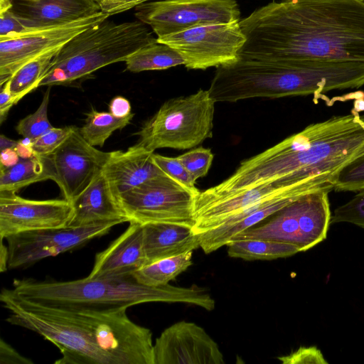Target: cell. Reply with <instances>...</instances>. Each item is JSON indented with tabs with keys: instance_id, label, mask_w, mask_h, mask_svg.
<instances>
[{
	"instance_id": "cell-1",
	"label": "cell",
	"mask_w": 364,
	"mask_h": 364,
	"mask_svg": "<svg viewBox=\"0 0 364 364\" xmlns=\"http://www.w3.org/2000/svg\"><path fill=\"white\" fill-rule=\"evenodd\" d=\"M242 59L364 63V1L280 0L239 22Z\"/></svg>"
},
{
	"instance_id": "cell-2",
	"label": "cell",
	"mask_w": 364,
	"mask_h": 364,
	"mask_svg": "<svg viewBox=\"0 0 364 364\" xmlns=\"http://www.w3.org/2000/svg\"><path fill=\"white\" fill-rule=\"evenodd\" d=\"M360 101L349 114L311 124L242 161L215 186L216 191L230 196L278 181L294 183L311 177H327L333 183L346 165L364 155V114H360L364 105Z\"/></svg>"
},
{
	"instance_id": "cell-3",
	"label": "cell",
	"mask_w": 364,
	"mask_h": 364,
	"mask_svg": "<svg viewBox=\"0 0 364 364\" xmlns=\"http://www.w3.org/2000/svg\"><path fill=\"white\" fill-rule=\"evenodd\" d=\"M13 291L26 300L67 310L105 311L150 302L184 303L207 311L215 302L208 292L196 285L189 287L166 284H141L133 276L73 281L48 282L33 279H15Z\"/></svg>"
},
{
	"instance_id": "cell-4",
	"label": "cell",
	"mask_w": 364,
	"mask_h": 364,
	"mask_svg": "<svg viewBox=\"0 0 364 364\" xmlns=\"http://www.w3.org/2000/svg\"><path fill=\"white\" fill-rule=\"evenodd\" d=\"M327 84V71L318 62L238 58L217 68L208 91L215 102H234L255 97H316Z\"/></svg>"
},
{
	"instance_id": "cell-5",
	"label": "cell",
	"mask_w": 364,
	"mask_h": 364,
	"mask_svg": "<svg viewBox=\"0 0 364 364\" xmlns=\"http://www.w3.org/2000/svg\"><path fill=\"white\" fill-rule=\"evenodd\" d=\"M157 41L140 21L117 23L107 19L78 33L60 48L41 86L70 85L96 70L125 60Z\"/></svg>"
},
{
	"instance_id": "cell-6",
	"label": "cell",
	"mask_w": 364,
	"mask_h": 364,
	"mask_svg": "<svg viewBox=\"0 0 364 364\" xmlns=\"http://www.w3.org/2000/svg\"><path fill=\"white\" fill-rule=\"evenodd\" d=\"M0 301L10 312L8 323L33 331L58 348L62 357L55 364H112L75 312L26 300L9 289L1 290Z\"/></svg>"
},
{
	"instance_id": "cell-7",
	"label": "cell",
	"mask_w": 364,
	"mask_h": 364,
	"mask_svg": "<svg viewBox=\"0 0 364 364\" xmlns=\"http://www.w3.org/2000/svg\"><path fill=\"white\" fill-rule=\"evenodd\" d=\"M208 90L166 100L135 134L138 144L189 149L213 136L215 104Z\"/></svg>"
},
{
	"instance_id": "cell-8",
	"label": "cell",
	"mask_w": 364,
	"mask_h": 364,
	"mask_svg": "<svg viewBox=\"0 0 364 364\" xmlns=\"http://www.w3.org/2000/svg\"><path fill=\"white\" fill-rule=\"evenodd\" d=\"M166 174L150 178L117 200L129 222L195 225L197 196Z\"/></svg>"
},
{
	"instance_id": "cell-9",
	"label": "cell",
	"mask_w": 364,
	"mask_h": 364,
	"mask_svg": "<svg viewBox=\"0 0 364 364\" xmlns=\"http://www.w3.org/2000/svg\"><path fill=\"white\" fill-rule=\"evenodd\" d=\"M127 309L70 311L112 364H154L151 331L134 323Z\"/></svg>"
},
{
	"instance_id": "cell-10",
	"label": "cell",
	"mask_w": 364,
	"mask_h": 364,
	"mask_svg": "<svg viewBox=\"0 0 364 364\" xmlns=\"http://www.w3.org/2000/svg\"><path fill=\"white\" fill-rule=\"evenodd\" d=\"M331 188L306 193L256 229L259 239L290 243L306 251L326 239L331 225Z\"/></svg>"
},
{
	"instance_id": "cell-11",
	"label": "cell",
	"mask_w": 364,
	"mask_h": 364,
	"mask_svg": "<svg viewBox=\"0 0 364 364\" xmlns=\"http://www.w3.org/2000/svg\"><path fill=\"white\" fill-rule=\"evenodd\" d=\"M239 22L198 26L159 37L157 41L175 49L187 69L218 68L239 58L246 41Z\"/></svg>"
},
{
	"instance_id": "cell-12",
	"label": "cell",
	"mask_w": 364,
	"mask_h": 364,
	"mask_svg": "<svg viewBox=\"0 0 364 364\" xmlns=\"http://www.w3.org/2000/svg\"><path fill=\"white\" fill-rule=\"evenodd\" d=\"M134 15L159 38L198 26L239 22L240 11L235 0H160L137 6Z\"/></svg>"
},
{
	"instance_id": "cell-13",
	"label": "cell",
	"mask_w": 364,
	"mask_h": 364,
	"mask_svg": "<svg viewBox=\"0 0 364 364\" xmlns=\"http://www.w3.org/2000/svg\"><path fill=\"white\" fill-rule=\"evenodd\" d=\"M119 220L105 221L79 227L23 232L6 238L8 269H18L43 259L57 256L107 233Z\"/></svg>"
},
{
	"instance_id": "cell-14",
	"label": "cell",
	"mask_w": 364,
	"mask_h": 364,
	"mask_svg": "<svg viewBox=\"0 0 364 364\" xmlns=\"http://www.w3.org/2000/svg\"><path fill=\"white\" fill-rule=\"evenodd\" d=\"M109 16L100 11L70 23L0 36L1 87L25 63L50 50L61 48L78 33Z\"/></svg>"
},
{
	"instance_id": "cell-15",
	"label": "cell",
	"mask_w": 364,
	"mask_h": 364,
	"mask_svg": "<svg viewBox=\"0 0 364 364\" xmlns=\"http://www.w3.org/2000/svg\"><path fill=\"white\" fill-rule=\"evenodd\" d=\"M110 154L89 144L75 127L68 139L49 155L54 181L64 199L72 203L102 171Z\"/></svg>"
},
{
	"instance_id": "cell-16",
	"label": "cell",
	"mask_w": 364,
	"mask_h": 364,
	"mask_svg": "<svg viewBox=\"0 0 364 364\" xmlns=\"http://www.w3.org/2000/svg\"><path fill=\"white\" fill-rule=\"evenodd\" d=\"M65 199L30 200L16 193L0 191V237L31 230L68 227L73 217Z\"/></svg>"
},
{
	"instance_id": "cell-17",
	"label": "cell",
	"mask_w": 364,
	"mask_h": 364,
	"mask_svg": "<svg viewBox=\"0 0 364 364\" xmlns=\"http://www.w3.org/2000/svg\"><path fill=\"white\" fill-rule=\"evenodd\" d=\"M154 364H224L217 343L198 324L181 321L166 328L154 344Z\"/></svg>"
},
{
	"instance_id": "cell-18",
	"label": "cell",
	"mask_w": 364,
	"mask_h": 364,
	"mask_svg": "<svg viewBox=\"0 0 364 364\" xmlns=\"http://www.w3.org/2000/svg\"><path fill=\"white\" fill-rule=\"evenodd\" d=\"M324 188L333 190V184L329 178H310L287 192L264 200L242 220L198 234L200 247L206 254L214 252L226 245L235 235L276 214L301 196Z\"/></svg>"
},
{
	"instance_id": "cell-19",
	"label": "cell",
	"mask_w": 364,
	"mask_h": 364,
	"mask_svg": "<svg viewBox=\"0 0 364 364\" xmlns=\"http://www.w3.org/2000/svg\"><path fill=\"white\" fill-rule=\"evenodd\" d=\"M145 264L143 225L129 222L123 233L96 255L87 277L97 279L133 276Z\"/></svg>"
},
{
	"instance_id": "cell-20",
	"label": "cell",
	"mask_w": 364,
	"mask_h": 364,
	"mask_svg": "<svg viewBox=\"0 0 364 364\" xmlns=\"http://www.w3.org/2000/svg\"><path fill=\"white\" fill-rule=\"evenodd\" d=\"M12 2L11 11L28 29L59 26L101 11L95 0H12Z\"/></svg>"
},
{
	"instance_id": "cell-21",
	"label": "cell",
	"mask_w": 364,
	"mask_h": 364,
	"mask_svg": "<svg viewBox=\"0 0 364 364\" xmlns=\"http://www.w3.org/2000/svg\"><path fill=\"white\" fill-rule=\"evenodd\" d=\"M153 154L137 143L125 151H111L102 171L117 199L150 178L165 174L154 164Z\"/></svg>"
},
{
	"instance_id": "cell-22",
	"label": "cell",
	"mask_w": 364,
	"mask_h": 364,
	"mask_svg": "<svg viewBox=\"0 0 364 364\" xmlns=\"http://www.w3.org/2000/svg\"><path fill=\"white\" fill-rule=\"evenodd\" d=\"M72 204L74 213L69 227L112 220L129 222L102 171L96 176Z\"/></svg>"
},
{
	"instance_id": "cell-23",
	"label": "cell",
	"mask_w": 364,
	"mask_h": 364,
	"mask_svg": "<svg viewBox=\"0 0 364 364\" xmlns=\"http://www.w3.org/2000/svg\"><path fill=\"white\" fill-rule=\"evenodd\" d=\"M142 225L146 264L193 251L200 247L198 235L191 227L168 223Z\"/></svg>"
},
{
	"instance_id": "cell-24",
	"label": "cell",
	"mask_w": 364,
	"mask_h": 364,
	"mask_svg": "<svg viewBox=\"0 0 364 364\" xmlns=\"http://www.w3.org/2000/svg\"><path fill=\"white\" fill-rule=\"evenodd\" d=\"M53 163L49 155L21 159L15 165L0 168V191L16 193L19 189L45 180L54 181Z\"/></svg>"
},
{
	"instance_id": "cell-25",
	"label": "cell",
	"mask_w": 364,
	"mask_h": 364,
	"mask_svg": "<svg viewBox=\"0 0 364 364\" xmlns=\"http://www.w3.org/2000/svg\"><path fill=\"white\" fill-rule=\"evenodd\" d=\"M231 257L245 260H271L292 256L300 252L292 244L262 239H233L227 243Z\"/></svg>"
},
{
	"instance_id": "cell-26",
	"label": "cell",
	"mask_w": 364,
	"mask_h": 364,
	"mask_svg": "<svg viewBox=\"0 0 364 364\" xmlns=\"http://www.w3.org/2000/svg\"><path fill=\"white\" fill-rule=\"evenodd\" d=\"M124 62L127 69L132 73L165 70L184 65L182 56L175 49L158 41L140 48Z\"/></svg>"
},
{
	"instance_id": "cell-27",
	"label": "cell",
	"mask_w": 364,
	"mask_h": 364,
	"mask_svg": "<svg viewBox=\"0 0 364 364\" xmlns=\"http://www.w3.org/2000/svg\"><path fill=\"white\" fill-rule=\"evenodd\" d=\"M60 49L50 50L28 61L11 76L7 82L16 104L39 87Z\"/></svg>"
},
{
	"instance_id": "cell-28",
	"label": "cell",
	"mask_w": 364,
	"mask_h": 364,
	"mask_svg": "<svg viewBox=\"0 0 364 364\" xmlns=\"http://www.w3.org/2000/svg\"><path fill=\"white\" fill-rule=\"evenodd\" d=\"M193 251L161 259L147 264L137 271L133 277L141 284L159 287L168 284L192 264Z\"/></svg>"
},
{
	"instance_id": "cell-29",
	"label": "cell",
	"mask_w": 364,
	"mask_h": 364,
	"mask_svg": "<svg viewBox=\"0 0 364 364\" xmlns=\"http://www.w3.org/2000/svg\"><path fill=\"white\" fill-rule=\"evenodd\" d=\"M134 115L132 113L124 118H118L109 112L92 109L87 113L85 123L80 129V132L92 146L102 147L114 131L127 126Z\"/></svg>"
},
{
	"instance_id": "cell-30",
	"label": "cell",
	"mask_w": 364,
	"mask_h": 364,
	"mask_svg": "<svg viewBox=\"0 0 364 364\" xmlns=\"http://www.w3.org/2000/svg\"><path fill=\"white\" fill-rule=\"evenodd\" d=\"M50 87L48 86L44 92L38 109L21 119L16 127V130L20 135L32 141L53 127L48 117Z\"/></svg>"
},
{
	"instance_id": "cell-31",
	"label": "cell",
	"mask_w": 364,
	"mask_h": 364,
	"mask_svg": "<svg viewBox=\"0 0 364 364\" xmlns=\"http://www.w3.org/2000/svg\"><path fill=\"white\" fill-rule=\"evenodd\" d=\"M333 183L336 191L357 192L364 188V155L346 165Z\"/></svg>"
},
{
	"instance_id": "cell-32",
	"label": "cell",
	"mask_w": 364,
	"mask_h": 364,
	"mask_svg": "<svg viewBox=\"0 0 364 364\" xmlns=\"http://www.w3.org/2000/svg\"><path fill=\"white\" fill-rule=\"evenodd\" d=\"M348 223L364 229V188L347 203L338 206L331 215V224Z\"/></svg>"
},
{
	"instance_id": "cell-33",
	"label": "cell",
	"mask_w": 364,
	"mask_h": 364,
	"mask_svg": "<svg viewBox=\"0 0 364 364\" xmlns=\"http://www.w3.org/2000/svg\"><path fill=\"white\" fill-rule=\"evenodd\" d=\"M154 164L168 176L176 181L191 191L199 193L196 187V181L184 167L178 157H169L158 154H153Z\"/></svg>"
},
{
	"instance_id": "cell-34",
	"label": "cell",
	"mask_w": 364,
	"mask_h": 364,
	"mask_svg": "<svg viewBox=\"0 0 364 364\" xmlns=\"http://www.w3.org/2000/svg\"><path fill=\"white\" fill-rule=\"evenodd\" d=\"M177 157L196 181L208 173L213 160L211 150L202 146Z\"/></svg>"
},
{
	"instance_id": "cell-35",
	"label": "cell",
	"mask_w": 364,
	"mask_h": 364,
	"mask_svg": "<svg viewBox=\"0 0 364 364\" xmlns=\"http://www.w3.org/2000/svg\"><path fill=\"white\" fill-rule=\"evenodd\" d=\"M75 128V126L52 127L32 141L34 154L38 156L51 154L68 139Z\"/></svg>"
},
{
	"instance_id": "cell-36",
	"label": "cell",
	"mask_w": 364,
	"mask_h": 364,
	"mask_svg": "<svg viewBox=\"0 0 364 364\" xmlns=\"http://www.w3.org/2000/svg\"><path fill=\"white\" fill-rule=\"evenodd\" d=\"M278 359L284 364L328 363L320 350L315 346L301 347L291 354L279 357Z\"/></svg>"
},
{
	"instance_id": "cell-37",
	"label": "cell",
	"mask_w": 364,
	"mask_h": 364,
	"mask_svg": "<svg viewBox=\"0 0 364 364\" xmlns=\"http://www.w3.org/2000/svg\"><path fill=\"white\" fill-rule=\"evenodd\" d=\"M99 5L102 12L109 15H114L127 11L131 9L147 2L149 0H95Z\"/></svg>"
},
{
	"instance_id": "cell-38",
	"label": "cell",
	"mask_w": 364,
	"mask_h": 364,
	"mask_svg": "<svg viewBox=\"0 0 364 364\" xmlns=\"http://www.w3.org/2000/svg\"><path fill=\"white\" fill-rule=\"evenodd\" d=\"M27 30L11 9L0 12V36L23 33Z\"/></svg>"
},
{
	"instance_id": "cell-39",
	"label": "cell",
	"mask_w": 364,
	"mask_h": 364,
	"mask_svg": "<svg viewBox=\"0 0 364 364\" xmlns=\"http://www.w3.org/2000/svg\"><path fill=\"white\" fill-rule=\"evenodd\" d=\"M0 364H33V362L20 354L11 345L1 338Z\"/></svg>"
},
{
	"instance_id": "cell-40",
	"label": "cell",
	"mask_w": 364,
	"mask_h": 364,
	"mask_svg": "<svg viewBox=\"0 0 364 364\" xmlns=\"http://www.w3.org/2000/svg\"><path fill=\"white\" fill-rule=\"evenodd\" d=\"M109 112L118 118H124L132 114L129 101L124 97H114L109 105Z\"/></svg>"
},
{
	"instance_id": "cell-41",
	"label": "cell",
	"mask_w": 364,
	"mask_h": 364,
	"mask_svg": "<svg viewBox=\"0 0 364 364\" xmlns=\"http://www.w3.org/2000/svg\"><path fill=\"white\" fill-rule=\"evenodd\" d=\"M15 100L11 95L9 84L8 82H5L1 87L0 92V122L2 123L6 119L7 113L13 105H14Z\"/></svg>"
},
{
	"instance_id": "cell-42",
	"label": "cell",
	"mask_w": 364,
	"mask_h": 364,
	"mask_svg": "<svg viewBox=\"0 0 364 364\" xmlns=\"http://www.w3.org/2000/svg\"><path fill=\"white\" fill-rule=\"evenodd\" d=\"M21 158L14 148H6L1 151L0 168H8L16 164Z\"/></svg>"
},
{
	"instance_id": "cell-43",
	"label": "cell",
	"mask_w": 364,
	"mask_h": 364,
	"mask_svg": "<svg viewBox=\"0 0 364 364\" xmlns=\"http://www.w3.org/2000/svg\"><path fill=\"white\" fill-rule=\"evenodd\" d=\"M14 149L19 157L23 159H29L36 155L33 149L32 141L26 138L18 141V144Z\"/></svg>"
},
{
	"instance_id": "cell-44",
	"label": "cell",
	"mask_w": 364,
	"mask_h": 364,
	"mask_svg": "<svg viewBox=\"0 0 364 364\" xmlns=\"http://www.w3.org/2000/svg\"><path fill=\"white\" fill-rule=\"evenodd\" d=\"M0 248V271L4 272L8 269L9 252L8 247L3 243V240H1Z\"/></svg>"
},
{
	"instance_id": "cell-45",
	"label": "cell",
	"mask_w": 364,
	"mask_h": 364,
	"mask_svg": "<svg viewBox=\"0 0 364 364\" xmlns=\"http://www.w3.org/2000/svg\"><path fill=\"white\" fill-rule=\"evenodd\" d=\"M18 141L11 139L4 134L0 136V151L6 148H15L17 145Z\"/></svg>"
},
{
	"instance_id": "cell-46",
	"label": "cell",
	"mask_w": 364,
	"mask_h": 364,
	"mask_svg": "<svg viewBox=\"0 0 364 364\" xmlns=\"http://www.w3.org/2000/svg\"><path fill=\"white\" fill-rule=\"evenodd\" d=\"M12 7V0H0V12L11 9Z\"/></svg>"
},
{
	"instance_id": "cell-47",
	"label": "cell",
	"mask_w": 364,
	"mask_h": 364,
	"mask_svg": "<svg viewBox=\"0 0 364 364\" xmlns=\"http://www.w3.org/2000/svg\"><path fill=\"white\" fill-rule=\"evenodd\" d=\"M26 1H34V0H26Z\"/></svg>"
},
{
	"instance_id": "cell-48",
	"label": "cell",
	"mask_w": 364,
	"mask_h": 364,
	"mask_svg": "<svg viewBox=\"0 0 364 364\" xmlns=\"http://www.w3.org/2000/svg\"><path fill=\"white\" fill-rule=\"evenodd\" d=\"M359 1H364V0H359Z\"/></svg>"
}]
</instances>
